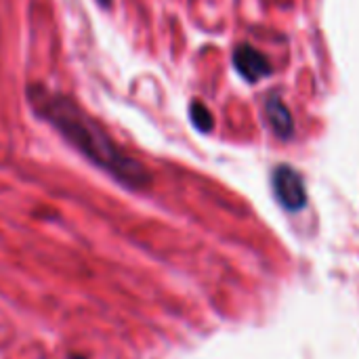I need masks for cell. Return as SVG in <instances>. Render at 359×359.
Wrapping results in <instances>:
<instances>
[{"mask_svg":"<svg viewBox=\"0 0 359 359\" xmlns=\"http://www.w3.org/2000/svg\"><path fill=\"white\" fill-rule=\"evenodd\" d=\"M273 189L278 200L288 210H301L307 204V191L303 177L288 164H282L273 172Z\"/></svg>","mask_w":359,"mask_h":359,"instance_id":"7a4b0ae2","label":"cell"},{"mask_svg":"<svg viewBox=\"0 0 359 359\" xmlns=\"http://www.w3.org/2000/svg\"><path fill=\"white\" fill-rule=\"evenodd\" d=\"M265 111H267V120L273 128V133L280 137V139H290L292 133H294V120L290 116V109L286 107V103L271 95L265 103Z\"/></svg>","mask_w":359,"mask_h":359,"instance_id":"277c9868","label":"cell"},{"mask_svg":"<svg viewBox=\"0 0 359 359\" xmlns=\"http://www.w3.org/2000/svg\"><path fill=\"white\" fill-rule=\"evenodd\" d=\"M27 99L44 122H48L76 151H80L90 164L101 168L122 187L139 191L149 185L151 175L147 168L137 158L128 156L72 97L32 84L27 88Z\"/></svg>","mask_w":359,"mask_h":359,"instance_id":"6da1fadb","label":"cell"},{"mask_svg":"<svg viewBox=\"0 0 359 359\" xmlns=\"http://www.w3.org/2000/svg\"><path fill=\"white\" fill-rule=\"evenodd\" d=\"M233 65H236L238 74L244 80H248L250 84H255L261 78L271 74L269 59L261 50L250 46V44H238L236 46V50H233Z\"/></svg>","mask_w":359,"mask_h":359,"instance_id":"3957f363","label":"cell"},{"mask_svg":"<svg viewBox=\"0 0 359 359\" xmlns=\"http://www.w3.org/2000/svg\"><path fill=\"white\" fill-rule=\"evenodd\" d=\"M99 4H103V6H109L111 4V0H97Z\"/></svg>","mask_w":359,"mask_h":359,"instance_id":"8992f818","label":"cell"},{"mask_svg":"<svg viewBox=\"0 0 359 359\" xmlns=\"http://www.w3.org/2000/svg\"><path fill=\"white\" fill-rule=\"evenodd\" d=\"M189 118H191L194 126H196L200 133H210L212 126H215V120H212L210 109H208L204 103H200V101H194V103L189 105Z\"/></svg>","mask_w":359,"mask_h":359,"instance_id":"5b68a950","label":"cell"}]
</instances>
